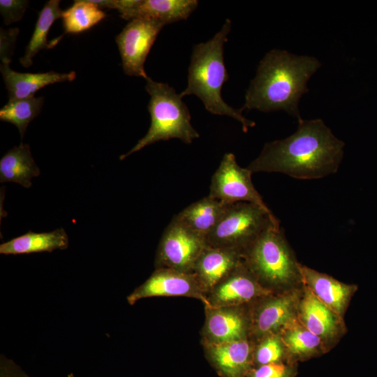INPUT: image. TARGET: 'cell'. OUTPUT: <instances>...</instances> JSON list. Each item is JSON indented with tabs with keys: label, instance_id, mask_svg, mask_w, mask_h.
I'll return each mask as SVG.
<instances>
[{
	"label": "cell",
	"instance_id": "3",
	"mask_svg": "<svg viewBox=\"0 0 377 377\" xmlns=\"http://www.w3.org/2000/svg\"><path fill=\"white\" fill-rule=\"evenodd\" d=\"M230 29L231 21L227 19L212 38L193 47L188 69L187 86L180 96L195 95L208 112L235 119L241 123L243 131L247 132L256 123L242 114V108L235 109L227 104L221 96L223 85L229 78L224 63L223 46Z\"/></svg>",
	"mask_w": 377,
	"mask_h": 377
},
{
	"label": "cell",
	"instance_id": "25",
	"mask_svg": "<svg viewBox=\"0 0 377 377\" xmlns=\"http://www.w3.org/2000/svg\"><path fill=\"white\" fill-rule=\"evenodd\" d=\"M43 97L9 100L0 110V119L14 124L22 139L29 124L38 115L43 105Z\"/></svg>",
	"mask_w": 377,
	"mask_h": 377
},
{
	"label": "cell",
	"instance_id": "10",
	"mask_svg": "<svg viewBox=\"0 0 377 377\" xmlns=\"http://www.w3.org/2000/svg\"><path fill=\"white\" fill-rule=\"evenodd\" d=\"M100 8L116 9L121 17L145 18L165 25L186 20L196 9L197 0H93Z\"/></svg>",
	"mask_w": 377,
	"mask_h": 377
},
{
	"label": "cell",
	"instance_id": "1",
	"mask_svg": "<svg viewBox=\"0 0 377 377\" xmlns=\"http://www.w3.org/2000/svg\"><path fill=\"white\" fill-rule=\"evenodd\" d=\"M344 146L322 119H301L293 134L267 142L246 168L252 173L279 172L297 179H317L337 172Z\"/></svg>",
	"mask_w": 377,
	"mask_h": 377
},
{
	"label": "cell",
	"instance_id": "8",
	"mask_svg": "<svg viewBox=\"0 0 377 377\" xmlns=\"http://www.w3.org/2000/svg\"><path fill=\"white\" fill-rule=\"evenodd\" d=\"M165 24L161 22L135 18L129 21L115 38L127 75L148 77L144 68L149 52L157 36Z\"/></svg>",
	"mask_w": 377,
	"mask_h": 377
},
{
	"label": "cell",
	"instance_id": "13",
	"mask_svg": "<svg viewBox=\"0 0 377 377\" xmlns=\"http://www.w3.org/2000/svg\"><path fill=\"white\" fill-rule=\"evenodd\" d=\"M240 306H205L202 343L216 344L248 338L250 320Z\"/></svg>",
	"mask_w": 377,
	"mask_h": 377
},
{
	"label": "cell",
	"instance_id": "14",
	"mask_svg": "<svg viewBox=\"0 0 377 377\" xmlns=\"http://www.w3.org/2000/svg\"><path fill=\"white\" fill-rule=\"evenodd\" d=\"M203 346L207 360L221 377H249L253 369L254 349L248 338Z\"/></svg>",
	"mask_w": 377,
	"mask_h": 377
},
{
	"label": "cell",
	"instance_id": "17",
	"mask_svg": "<svg viewBox=\"0 0 377 377\" xmlns=\"http://www.w3.org/2000/svg\"><path fill=\"white\" fill-rule=\"evenodd\" d=\"M10 64H1L0 71L8 90L9 100L22 99L34 96V94L44 87L63 82H71L76 73H59L54 71L46 73H19L12 70Z\"/></svg>",
	"mask_w": 377,
	"mask_h": 377
},
{
	"label": "cell",
	"instance_id": "24",
	"mask_svg": "<svg viewBox=\"0 0 377 377\" xmlns=\"http://www.w3.org/2000/svg\"><path fill=\"white\" fill-rule=\"evenodd\" d=\"M106 16L92 0H77L61 15L64 34H79L90 29Z\"/></svg>",
	"mask_w": 377,
	"mask_h": 377
},
{
	"label": "cell",
	"instance_id": "20",
	"mask_svg": "<svg viewBox=\"0 0 377 377\" xmlns=\"http://www.w3.org/2000/svg\"><path fill=\"white\" fill-rule=\"evenodd\" d=\"M68 246V237L64 228L51 232H28L0 245V253L17 255L64 250Z\"/></svg>",
	"mask_w": 377,
	"mask_h": 377
},
{
	"label": "cell",
	"instance_id": "7",
	"mask_svg": "<svg viewBox=\"0 0 377 377\" xmlns=\"http://www.w3.org/2000/svg\"><path fill=\"white\" fill-rule=\"evenodd\" d=\"M206 241L191 231L175 216L164 230L158 244L154 266L192 272L206 247Z\"/></svg>",
	"mask_w": 377,
	"mask_h": 377
},
{
	"label": "cell",
	"instance_id": "23",
	"mask_svg": "<svg viewBox=\"0 0 377 377\" xmlns=\"http://www.w3.org/2000/svg\"><path fill=\"white\" fill-rule=\"evenodd\" d=\"M60 1L50 0L45 3L38 13L32 36L27 45L24 54L20 59L24 67L30 66L33 58L42 50L53 47L57 40L47 41V35L51 26L58 18L61 17L63 10L59 7Z\"/></svg>",
	"mask_w": 377,
	"mask_h": 377
},
{
	"label": "cell",
	"instance_id": "21",
	"mask_svg": "<svg viewBox=\"0 0 377 377\" xmlns=\"http://www.w3.org/2000/svg\"><path fill=\"white\" fill-rule=\"evenodd\" d=\"M40 175V169L31 155L29 145L21 143L6 153L0 160V182L17 183L25 188Z\"/></svg>",
	"mask_w": 377,
	"mask_h": 377
},
{
	"label": "cell",
	"instance_id": "28",
	"mask_svg": "<svg viewBox=\"0 0 377 377\" xmlns=\"http://www.w3.org/2000/svg\"><path fill=\"white\" fill-rule=\"evenodd\" d=\"M29 1L24 0H1L0 11L7 25L20 20L27 8Z\"/></svg>",
	"mask_w": 377,
	"mask_h": 377
},
{
	"label": "cell",
	"instance_id": "11",
	"mask_svg": "<svg viewBox=\"0 0 377 377\" xmlns=\"http://www.w3.org/2000/svg\"><path fill=\"white\" fill-rule=\"evenodd\" d=\"M153 297H187L200 300L208 306L206 295L193 272L168 268L156 269L151 275L127 297L130 305L141 299Z\"/></svg>",
	"mask_w": 377,
	"mask_h": 377
},
{
	"label": "cell",
	"instance_id": "31",
	"mask_svg": "<svg viewBox=\"0 0 377 377\" xmlns=\"http://www.w3.org/2000/svg\"><path fill=\"white\" fill-rule=\"evenodd\" d=\"M0 377H30L13 360L1 357Z\"/></svg>",
	"mask_w": 377,
	"mask_h": 377
},
{
	"label": "cell",
	"instance_id": "15",
	"mask_svg": "<svg viewBox=\"0 0 377 377\" xmlns=\"http://www.w3.org/2000/svg\"><path fill=\"white\" fill-rule=\"evenodd\" d=\"M243 262L240 251L207 245L196 260L192 272L207 295Z\"/></svg>",
	"mask_w": 377,
	"mask_h": 377
},
{
	"label": "cell",
	"instance_id": "27",
	"mask_svg": "<svg viewBox=\"0 0 377 377\" xmlns=\"http://www.w3.org/2000/svg\"><path fill=\"white\" fill-rule=\"evenodd\" d=\"M261 340L253 351L254 364L258 366L281 362L283 346L281 339L275 334H269Z\"/></svg>",
	"mask_w": 377,
	"mask_h": 377
},
{
	"label": "cell",
	"instance_id": "30",
	"mask_svg": "<svg viewBox=\"0 0 377 377\" xmlns=\"http://www.w3.org/2000/svg\"><path fill=\"white\" fill-rule=\"evenodd\" d=\"M19 33L18 29L1 31V64H10L13 54V45Z\"/></svg>",
	"mask_w": 377,
	"mask_h": 377
},
{
	"label": "cell",
	"instance_id": "5",
	"mask_svg": "<svg viewBox=\"0 0 377 377\" xmlns=\"http://www.w3.org/2000/svg\"><path fill=\"white\" fill-rule=\"evenodd\" d=\"M242 255L247 268L263 286L285 285L301 278L300 265L295 261L279 223L265 230Z\"/></svg>",
	"mask_w": 377,
	"mask_h": 377
},
{
	"label": "cell",
	"instance_id": "22",
	"mask_svg": "<svg viewBox=\"0 0 377 377\" xmlns=\"http://www.w3.org/2000/svg\"><path fill=\"white\" fill-rule=\"evenodd\" d=\"M300 311L304 327L314 334L325 338L336 332L338 326L337 314L308 288L302 300Z\"/></svg>",
	"mask_w": 377,
	"mask_h": 377
},
{
	"label": "cell",
	"instance_id": "29",
	"mask_svg": "<svg viewBox=\"0 0 377 377\" xmlns=\"http://www.w3.org/2000/svg\"><path fill=\"white\" fill-rule=\"evenodd\" d=\"M293 369L282 363L276 362L253 368L249 377H292Z\"/></svg>",
	"mask_w": 377,
	"mask_h": 377
},
{
	"label": "cell",
	"instance_id": "18",
	"mask_svg": "<svg viewBox=\"0 0 377 377\" xmlns=\"http://www.w3.org/2000/svg\"><path fill=\"white\" fill-rule=\"evenodd\" d=\"M302 280L307 288L337 315H340L355 289L325 274L300 265Z\"/></svg>",
	"mask_w": 377,
	"mask_h": 377
},
{
	"label": "cell",
	"instance_id": "6",
	"mask_svg": "<svg viewBox=\"0 0 377 377\" xmlns=\"http://www.w3.org/2000/svg\"><path fill=\"white\" fill-rule=\"evenodd\" d=\"M279 220L269 208L240 202L230 204L206 239L207 246L237 250L243 253Z\"/></svg>",
	"mask_w": 377,
	"mask_h": 377
},
{
	"label": "cell",
	"instance_id": "16",
	"mask_svg": "<svg viewBox=\"0 0 377 377\" xmlns=\"http://www.w3.org/2000/svg\"><path fill=\"white\" fill-rule=\"evenodd\" d=\"M295 304V297L291 294L265 299L253 311L250 332L260 339L275 334L291 320Z\"/></svg>",
	"mask_w": 377,
	"mask_h": 377
},
{
	"label": "cell",
	"instance_id": "2",
	"mask_svg": "<svg viewBox=\"0 0 377 377\" xmlns=\"http://www.w3.org/2000/svg\"><path fill=\"white\" fill-rule=\"evenodd\" d=\"M318 59L274 49L260 60L245 94L242 110H283L302 119L299 102L308 92L307 82L320 67Z\"/></svg>",
	"mask_w": 377,
	"mask_h": 377
},
{
	"label": "cell",
	"instance_id": "12",
	"mask_svg": "<svg viewBox=\"0 0 377 377\" xmlns=\"http://www.w3.org/2000/svg\"><path fill=\"white\" fill-rule=\"evenodd\" d=\"M270 293L271 291L261 284L243 262L213 288L206 297L207 306H240L267 297Z\"/></svg>",
	"mask_w": 377,
	"mask_h": 377
},
{
	"label": "cell",
	"instance_id": "26",
	"mask_svg": "<svg viewBox=\"0 0 377 377\" xmlns=\"http://www.w3.org/2000/svg\"><path fill=\"white\" fill-rule=\"evenodd\" d=\"M320 339L306 327H295L285 333L283 341L293 355L306 357L317 351Z\"/></svg>",
	"mask_w": 377,
	"mask_h": 377
},
{
	"label": "cell",
	"instance_id": "4",
	"mask_svg": "<svg viewBox=\"0 0 377 377\" xmlns=\"http://www.w3.org/2000/svg\"><path fill=\"white\" fill-rule=\"evenodd\" d=\"M146 80L145 89L150 95L147 108L151 125L146 135L128 152L120 156V160L160 140L177 138L191 144L200 137L191 123L188 108L180 94L167 83L154 81L149 77Z\"/></svg>",
	"mask_w": 377,
	"mask_h": 377
},
{
	"label": "cell",
	"instance_id": "19",
	"mask_svg": "<svg viewBox=\"0 0 377 377\" xmlns=\"http://www.w3.org/2000/svg\"><path fill=\"white\" fill-rule=\"evenodd\" d=\"M229 205L207 195L187 206L175 217L206 241Z\"/></svg>",
	"mask_w": 377,
	"mask_h": 377
},
{
	"label": "cell",
	"instance_id": "9",
	"mask_svg": "<svg viewBox=\"0 0 377 377\" xmlns=\"http://www.w3.org/2000/svg\"><path fill=\"white\" fill-rule=\"evenodd\" d=\"M252 174L238 165L232 153H226L212 177L208 195L226 204L246 202L268 208L253 184Z\"/></svg>",
	"mask_w": 377,
	"mask_h": 377
}]
</instances>
